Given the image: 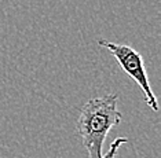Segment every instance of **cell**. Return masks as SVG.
<instances>
[{
    "mask_svg": "<svg viewBox=\"0 0 161 158\" xmlns=\"http://www.w3.org/2000/svg\"><path fill=\"white\" fill-rule=\"evenodd\" d=\"M117 94H106L92 98L81 107L77 120V132L81 138L88 158L103 155V142L110 129L121 123V113L117 109Z\"/></svg>",
    "mask_w": 161,
    "mask_h": 158,
    "instance_id": "1",
    "label": "cell"
},
{
    "mask_svg": "<svg viewBox=\"0 0 161 158\" xmlns=\"http://www.w3.org/2000/svg\"><path fill=\"white\" fill-rule=\"evenodd\" d=\"M98 44L108 50L109 52L114 57V59L119 62V65L121 66L123 70L125 72L131 79L135 80V83L143 91L147 106L150 109L154 110V112H157V110H158V102H157L156 95L153 92L152 87H150V83L147 79V72H146L145 62H143L142 55L130 46L108 41V40H105V39H99L98 40Z\"/></svg>",
    "mask_w": 161,
    "mask_h": 158,
    "instance_id": "2",
    "label": "cell"
},
{
    "mask_svg": "<svg viewBox=\"0 0 161 158\" xmlns=\"http://www.w3.org/2000/svg\"><path fill=\"white\" fill-rule=\"evenodd\" d=\"M127 142L128 140H127L125 138H117V139H114V140L112 142V144H110V147H109V150L101 158H116V154H117V151H119V149L121 147L123 144H125Z\"/></svg>",
    "mask_w": 161,
    "mask_h": 158,
    "instance_id": "3",
    "label": "cell"
}]
</instances>
